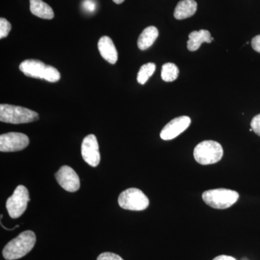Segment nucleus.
<instances>
[{"label":"nucleus","instance_id":"f257e3e1","mask_svg":"<svg viewBox=\"0 0 260 260\" xmlns=\"http://www.w3.org/2000/svg\"><path fill=\"white\" fill-rule=\"evenodd\" d=\"M36 242L35 233L25 231L6 244L3 250V255L7 260L20 259L32 250Z\"/></svg>","mask_w":260,"mask_h":260},{"label":"nucleus","instance_id":"f03ea898","mask_svg":"<svg viewBox=\"0 0 260 260\" xmlns=\"http://www.w3.org/2000/svg\"><path fill=\"white\" fill-rule=\"evenodd\" d=\"M20 71L29 78L42 79L50 83H56L61 78L59 72L51 65L44 64L37 59H27L20 63Z\"/></svg>","mask_w":260,"mask_h":260},{"label":"nucleus","instance_id":"7ed1b4c3","mask_svg":"<svg viewBox=\"0 0 260 260\" xmlns=\"http://www.w3.org/2000/svg\"><path fill=\"white\" fill-rule=\"evenodd\" d=\"M202 198L205 204L214 209L224 210L231 208L237 203L239 194L234 190L220 188L205 191Z\"/></svg>","mask_w":260,"mask_h":260},{"label":"nucleus","instance_id":"20e7f679","mask_svg":"<svg viewBox=\"0 0 260 260\" xmlns=\"http://www.w3.org/2000/svg\"><path fill=\"white\" fill-rule=\"evenodd\" d=\"M39 114L34 111L10 104L0 105V121L19 124L32 122L39 119Z\"/></svg>","mask_w":260,"mask_h":260},{"label":"nucleus","instance_id":"39448f33","mask_svg":"<svg viewBox=\"0 0 260 260\" xmlns=\"http://www.w3.org/2000/svg\"><path fill=\"white\" fill-rule=\"evenodd\" d=\"M193 154L198 164L210 165L221 160L223 156V149L218 142L205 140L195 147Z\"/></svg>","mask_w":260,"mask_h":260},{"label":"nucleus","instance_id":"423d86ee","mask_svg":"<svg viewBox=\"0 0 260 260\" xmlns=\"http://www.w3.org/2000/svg\"><path fill=\"white\" fill-rule=\"evenodd\" d=\"M118 203L123 209L133 211L144 210L150 204L148 197L137 188H129L123 191L119 194Z\"/></svg>","mask_w":260,"mask_h":260},{"label":"nucleus","instance_id":"0eeeda50","mask_svg":"<svg viewBox=\"0 0 260 260\" xmlns=\"http://www.w3.org/2000/svg\"><path fill=\"white\" fill-rule=\"evenodd\" d=\"M30 196L28 189L23 185H18L13 194L7 200L6 208L12 218L21 216L27 209Z\"/></svg>","mask_w":260,"mask_h":260},{"label":"nucleus","instance_id":"6e6552de","mask_svg":"<svg viewBox=\"0 0 260 260\" xmlns=\"http://www.w3.org/2000/svg\"><path fill=\"white\" fill-rule=\"evenodd\" d=\"M29 145V138L20 133H8L0 136V151L3 153L23 150Z\"/></svg>","mask_w":260,"mask_h":260},{"label":"nucleus","instance_id":"1a4fd4ad","mask_svg":"<svg viewBox=\"0 0 260 260\" xmlns=\"http://www.w3.org/2000/svg\"><path fill=\"white\" fill-rule=\"evenodd\" d=\"M83 160L92 167H96L100 164L101 154L96 137L89 135L83 139L81 146Z\"/></svg>","mask_w":260,"mask_h":260},{"label":"nucleus","instance_id":"9d476101","mask_svg":"<svg viewBox=\"0 0 260 260\" xmlns=\"http://www.w3.org/2000/svg\"><path fill=\"white\" fill-rule=\"evenodd\" d=\"M58 184L70 192H75L80 187V178L73 168L63 166L55 174Z\"/></svg>","mask_w":260,"mask_h":260},{"label":"nucleus","instance_id":"9b49d317","mask_svg":"<svg viewBox=\"0 0 260 260\" xmlns=\"http://www.w3.org/2000/svg\"><path fill=\"white\" fill-rule=\"evenodd\" d=\"M191 124V119L187 116H181L169 121L160 132V138L164 140H171L177 138Z\"/></svg>","mask_w":260,"mask_h":260},{"label":"nucleus","instance_id":"f8f14e48","mask_svg":"<svg viewBox=\"0 0 260 260\" xmlns=\"http://www.w3.org/2000/svg\"><path fill=\"white\" fill-rule=\"evenodd\" d=\"M98 49L101 55L110 64H114L118 60V52L111 38L104 36L99 39Z\"/></svg>","mask_w":260,"mask_h":260},{"label":"nucleus","instance_id":"ddd939ff","mask_svg":"<svg viewBox=\"0 0 260 260\" xmlns=\"http://www.w3.org/2000/svg\"><path fill=\"white\" fill-rule=\"evenodd\" d=\"M198 4L194 0H181L174 10V16L177 20L190 18L196 13Z\"/></svg>","mask_w":260,"mask_h":260},{"label":"nucleus","instance_id":"4468645a","mask_svg":"<svg viewBox=\"0 0 260 260\" xmlns=\"http://www.w3.org/2000/svg\"><path fill=\"white\" fill-rule=\"evenodd\" d=\"M213 38L211 37L208 30H202L199 31H192L189 35V40L187 42V49L190 51H195L199 49L203 43H211Z\"/></svg>","mask_w":260,"mask_h":260},{"label":"nucleus","instance_id":"2eb2a0df","mask_svg":"<svg viewBox=\"0 0 260 260\" xmlns=\"http://www.w3.org/2000/svg\"><path fill=\"white\" fill-rule=\"evenodd\" d=\"M30 10L32 15L46 20L54 17L52 8L42 0H30Z\"/></svg>","mask_w":260,"mask_h":260},{"label":"nucleus","instance_id":"dca6fc26","mask_svg":"<svg viewBox=\"0 0 260 260\" xmlns=\"http://www.w3.org/2000/svg\"><path fill=\"white\" fill-rule=\"evenodd\" d=\"M158 35V30L155 26L147 27L138 38V48L142 51L149 49L155 43Z\"/></svg>","mask_w":260,"mask_h":260},{"label":"nucleus","instance_id":"f3484780","mask_svg":"<svg viewBox=\"0 0 260 260\" xmlns=\"http://www.w3.org/2000/svg\"><path fill=\"white\" fill-rule=\"evenodd\" d=\"M179 68L174 63H166L162 65L161 78L165 82H173L179 76Z\"/></svg>","mask_w":260,"mask_h":260},{"label":"nucleus","instance_id":"a211bd4d","mask_svg":"<svg viewBox=\"0 0 260 260\" xmlns=\"http://www.w3.org/2000/svg\"><path fill=\"white\" fill-rule=\"evenodd\" d=\"M155 68H156V67L153 62H149L143 64L140 68L139 72H138V77H137V80H138V83L141 84V85H144L146 83L149 78L155 73Z\"/></svg>","mask_w":260,"mask_h":260},{"label":"nucleus","instance_id":"6ab92c4d","mask_svg":"<svg viewBox=\"0 0 260 260\" xmlns=\"http://www.w3.org/2000/svg\"><path fill=\"white\" fill-rule=\"evenodd\" d=\"M11 30V24L7 19L0 18V39H3L8 37Z\"/></svg>","mask_w":260,"mask_h":260},{"label":"nucleus","instance_id":"aec40b11","mask_svg":"<svg viewBox=\"0 0 260 260\" xmlns=\"http://www.w3.org/2000/svg\"><path fill=\"white\" fill-rule=\"evenodd\" d=\"M97 260H124L120 256L112 252H104L98 256Z\"/></svg>","mask_w":260,"mask_h":260},{"label":"nucleus","instance_id":"412c9836","mask_svg":"<svg viewBox=\"0 0 260 260\" xmlns=\"http://www.w3.org/2000/svg\"><path fill=\"white\" fill-rule=\"evenodd\" d=\"M251 128L256 135L260 137V114L251 119Z\"/></svg>","mask_w":260,"mask_h":260},{"label":"nucleus","instance_id":"4be33fe9","mask_svg":"<svg viewBox=\"0 0 260 260\" xmlns=\"http://www.w3.org/2000/svg\"><path fill=\"white\" fill-rule=\"evenodd\" d=\"M83 8L88 13H93L96 9V4L93 0H85L83 4Z\"/></svg>","mask_w":260,"mask_h":260},{"label":"nucleus","instance_id":"5701e85b","mask_svg":"<svg viewBox=\"0 0 260 260\" xmlns=\"http://www.w3.org/2000/svg\"><path fill=\"white\" fill-rule=\"evenodd\" d=\"M251 47L256 52L260 53V35L253 38L251 40Z\"/></svg>","mask_w":260,"mask_h":260},{"label":"nucleus","instance_id":"b1692460","mask_svg":"<svg viewBox=\"0 0 260 260\" xmlns=\"http://www.w3.org/2000/svg\"><path fill=\"white\" fill-rule=\"evenodd\" d=\"M213 260H237L233 256L228 255H220L214 258Z\"/></svg>","mask_w":260,"mask_h":260},{"label":"nucleus","instance_id":"393cba45","mask_svg":"<svg viewBox=\"0 0 260 260\" xmlns=\"http://www.w3.org/2000/svg\"><path fill=\"white\" fill-rule=\"evenodd\" d=\"M124 1H125V0H113V2L117 5L121 4V3H124Z\"/></svg>","mask_w":260,"mask_h":260}]
</instances>
